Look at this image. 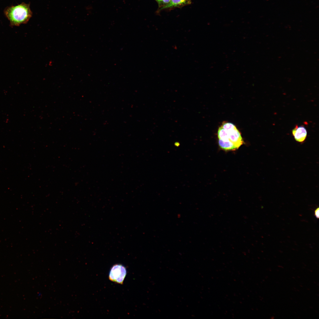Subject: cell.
Here are the masks:
<instances>
[{"instance_id":"7a4b0ae2","label":"cell","mask_w":319,"mask_h":319,"mask_svg":"<svg viewBox=\"0 0 319 319\" xmlns=\"http://www.w3.org/2000/svg\"><path fill=\"white\" fill-rule=\"evenodd\" d=\"M126 274V269L123 265L115 264L112 267L110 271L109 279L111 281L122 284Z\"/></svg>"},{"instance_id":"ba28073f","label":"cell","mask_w":319,"mask_h":319,"mask_svg":"<svg viewBox=\"0 0 319 319\" xmlns=\"http://www.w3.org/2000/svg\"><path fill=\"white\" fill-rule=\"evenodd\" d=\"M157 3L158 8L157 11H158L160 9L163 7L170 2L171 0H155Z\"/></svg>"},{"instance_id":"5b68a950","label":"cell","mask_w":319,"mask_h":319,"mask_svg":"<svg viewBox=\"0 0 319 319\" xmlns=\"http://www.w3.org/2000/svg\"><path fill=\"white\" fill-rule=\"evenodd\" d=\"M191 0H171L166 5L161 8L157 12L163 9H171L176 8H182L191 3Z\"/></svg>"},{"instance_id":"9c48e42d","label":"cell","mask_w":319,"mask_h":319,"mask_svg":"<svg viewBox=\"0 0 319 319\" xmlns=\"http://www.w3.org/2000/svg\"><path fill=\"white\" fill-rule=\"evenodd\" d=\"M319 208H317L315 211V215L317 218L319 217Z\"/></svg>"},{"instance_id":"8992f818","label":"cell","mask_w":319,"mask_h":319,"mask_svg":"<svg viewBox=\"0 0 319 319\" xmlns=\"http://www.w3.org/2000/svg\"><path fill=\"white\" fill-rule=\"evenodd\" d=\"M218 144L220 148L225 151H234L237 149L234 144L229 141L219 139Z\"/></svg>"},{"instance_id":"6da1fadb","label":"cell","mask_w":319,"mask_h":319,"mask_svg":"<svg viewBox=\"0 0 319 319\" xmlns=\"http://www.w3.org/2000/svg\"><path fill=\"white\" fill-rule=\"evenodd\" d=\"M4 13L12 26H18L26 23L32 15L30 4L24 3L7 7L5 9Z\"/></svg>"},{"instance_id":"52a82bcc","label":"cell","mask_w":319,"mask_h":319,"mask_svg":"<svg viewBox=\"0 0 319 319\" xmlns=\"http://www.w3.org/2000/svg\"><path fill=\"white\" fill-rule=\"evenodd\" d=\"M221 126L227 131L231 130L236 128L235 126L233 123L227 122H223Z\"/></svg>"},{"instance_id":"277c9868","label":"cell","mask_w":319,"mask_h":319,"mask_svg":"<svg viewBox=\"0 0 319 319\" xmlns=\"http://www.w3.org/2000/svg\"><path fill=\"white\" fill-rule=\"evenodd\" d=\"M292 133L295 140L300 143L305 141L307 135V130L303 126L296 125L292 129Z\"/></svg>"},{"instance_id":"3957f363","label":"cell","mask_w":319,"mask_h":319,"mask_svg":"<svg viewBox=\"0 0 319 319\" xmlns=\"http://www.w3.org/2000/svg\"><path fill=\"white\" fill-rule=\"evenodd\" d=\"M227 131L228 134V141L233 143L237 149H238L244 142L240 132L236 127Z\"/></svg>"}]
</instances>
